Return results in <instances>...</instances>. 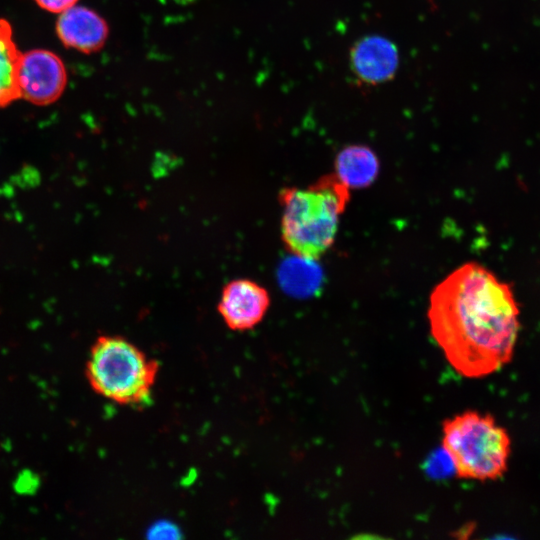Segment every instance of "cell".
Here are the masks:
<instances>
[{
  "instance_id": "10",
  "label": "cell",
  "mask_w": 540,
  "mask_h": 540,
  "mask_svg": "<svg viewBox=\"0 0 540 540\" xmlns=\"http://www.w3.org/2000/svg\"><path fill=\"white\" fill-rule=\"evenodd\" d=\"M21 56L10 22L0 18V108L20 99L18 73Z\"/></svg>"
},
{
  "instance_id": "7",
  "label": "cell",
  "mask_w": 540,
  "mask_h": 540,
  "mask_svg": "<svg viewBox=\"0 0 540 540\" xmlns=\"http://www.w3.org/2000/svg\"><path fill=\"white\" fill-rule=\"evenodd\" d=\"M350 65L353 74L361 82L371 85L391 80L399 66L396 45L380 35L364 36L350 50Z\"/></svg>"
},
{
  "instance_id": "4",
  "label": "cell",
  "mask_w": 540,
  "mask_h": 540,
  "mask_svg": "<svg viewBox=\"0 0 540 540\" xmlns=\"http://www.w3.org/2000/svg\"><path fill=\"white\" fill-rule=\"evenodd\" d=\"M442 432V447L458 477L495 480L507 470L511 441L491 415L465 411L446 419Z\"/></svg>"
},
{
  "instance_id": "8",
  "label": "cell",
  "mask_w": 540,
  "mask_h": 540,
  "mask_svg": "<svg viewBox=\"0 0 540 540\" xmlns=\"http://www.w3.org/2000/svg\"><path fill=\"white\" fill-rule=\"evenodd\" d=\"M55 31L65 47L86 54L101 49L109 33L103 17L77 4L58 14Z\"/></svg>"
},
{
  "instance_id": "5",
  "label": "cell",
  "mask_w": 540,
  "mask_h": 540,
  "mask_svg": "<svg viewBox=\"0 0 540 540\" xmlns=\"http://www.w3.org/2000/svg\"><path fill=\"white\" fill-rule=\"evenodd\" d=\"M67 70L53 51L37 48L22 52L18 84L20 99L37 106L56 102L67 85Z\"/></svg>"
},
{
  "instance_id": "2",
  "label": "cell",
  "mask_w": 540,
  "mask_h": 540,
  "mask_svg": "<svg viewBox=\"0 0 540 540\" xmlns=\"http://www.w3.org/2000/svg\"><path fill=\"white\" fill-rule=\"evenodd\" d=\"M281 235L294 255L318 260L334 243L339 219L350 199L349 187L329 174L305 187L284 188Z\"/></svg>"
},
{
  "instance_id": "1",
  "label": "cell",
  "mask_w": 540,
  "mask_h": 540,
  "mask_svg": "<svg viewBox=\"0 0 540 540\" xmlns=\"http://www.w3.org/2000/svg\"><path fill=\"white\" fill-rule=\"evenodd\" d=\"M519 309L510 286L475 262L449 274L430 296L431 334L461 375H489L511 360Z\"/></svg>"
},
{
  "instance_id": "11",
  "label": "cell",
  "mask_w": 540,
  "mask_h": 540,
  "mask_svg": "<svg viewBox=\"0 0 540 540\" xmlns=\"http://www.w3.org/2000/svg\"><path fill=\"white\" fill-rule=\"evenodd\" d=\"M312 259L294 255L280 266L278 277L282 288L294 296H307L319 286L321 272Z\"/></svg>"
},
{
  "instance_id": "13",
  "label": "cell",
  "mask_w": 540,
  "mask_h": 540,
  "mask_svg": "<svg viewBox=\"0 0 540 540\" xmlns=\"http://www.w3.org/2000/svg\"><path fill=\"white\" fill-rule=\"evenodd\" d=\"M43 10L59 14L77 4L78 0H34Z\"/></svg>"
},
{
  "instance_id": "3",
  "label": "cell",
  "mask_w": 540,
  "mask_h": 540,
  "mask_svg": "<svg viewBox=\"0 0 540 540\" xmlns=\"http://www.w3.org/2000/svg\"><path fill=\"white\" fill-rule=\"evenodd\" d=\"M158 363L127 339L103 335L96 339L87 361L91 387L123 405L145 404L157 378Z\"/></svg>"
},
{
  "instance_id": "6",
  "label": "cell",
  "mask_w": 540,
  "mask_h": 540,
  "mask_svg": "<svg viewBox=\"0 0 540 540\" xmlns=\"http://www.w3.org/2000/svg\"><path fill=\"white\" fill-rule=\"evenodd\" d=\"M270 306L268 291L250 279L228 282L221 292L218 312L234 331H247L257 326Z\"/></svg>"
},
{
  "instance_id": "9",
  "label": "cell",
  "mask_w": 540,
  "mask_h": 540,
  "mask_svg": "<svg viewBox=\"0 0 540 540\" xmlns=\"http://www.w3.org/2000/svg\"><path fill=\"white\" fill-rule=\"evenodd\" d=\"M335 170L337 177L349 188H365L376 179L379 160L370 148L352 145L338 153Z\"/></svg>"
},
{
  "instance_id": "12",
  "label": "cell",
  "mask_w": 540,
  "mask_h": 540,
  "mask_svg": "<svg viewBox=\"0 0 540 540\" xmlns=\"http://www.w3.org/2000/svg\"><path fill=\"white\" fill-rule=\"evenodd\" d=\"M426 472L433 478H443L455 473V467L449 454L442 447L434 451L426 460Z\"/></svg>"
},
{
  "instance_id": "14",
  "label": "cell",
  "mask_w": 540,
  "mask_h": 540,
  "mask_svg": "<svg viewBox=\"0 0 540 540\" xmlns=\"http://www.w3.org/2000/svg\"><path fill=\"white\" fill-rule=\"evenodd\" d=\"M149 532H152L153 536L156 537H175L178 530L177 528L169 523H160L156 524L153 527H151V530Z\"/></svg>"
}]
</instances>
